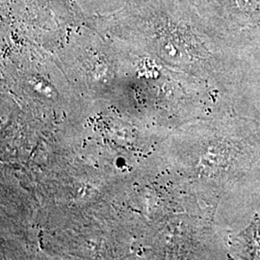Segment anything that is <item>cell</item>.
I'll list each match as a JSON object with an SVG mask.
<instances>
[{"mask_svg":"<svg viewBox=\"0 0 260 260\" xmlns=\"http://www.w3.org/2000/svg\"><path fill=\"white\" fill-rule=\"evenodd\" d=\"M86 22L107 37L189 67L208 65V43L218 37L192 0H126L121 9L87 16Z\"/></svg>","mask_w":260,"mask_h":260,"instance_id":"cell-1","label":"cell"},{"mask_svg":"<svg viewBox=\"0 0 260 260\" xmlns=\"http://www.w3.org/2000/svg\"><path fill=\"white\" fill-rule=\"evenodd\" d=\"M86 17L76 0H1L2 35L9 37L64 40Z\"/></svg>","mask_w":260,"mask_h":260,"instance_id":"cell-2","label":"cell"},{"mask_svg":"<svg viewBox=\"0 0 260 260\" xmlns=\"http://www.w3.org/2000/svg\"><path fill=\"white\" fill-rule=\"evenodd\" d=\"M205 23L220 36L260 28V0H192Z\"/></svg>","mask_w":260,"mask_h":260,"instance_id":"cell-3","label":"cell"},{"mask_svg":"<svg viewBox=\"0 0 260 260\" xmlns=\"http://www.w3.org/2000/svg\"><path fill=\"white\" fill-rule=\"evenodd\" d=\"M237 239L243 248L244 255L252 259H260V220L257 217Z\"/></svg>","mask_w":260,"mask_h":260,"instance_id":"cell-4","label":"cell"}]
</instances>
